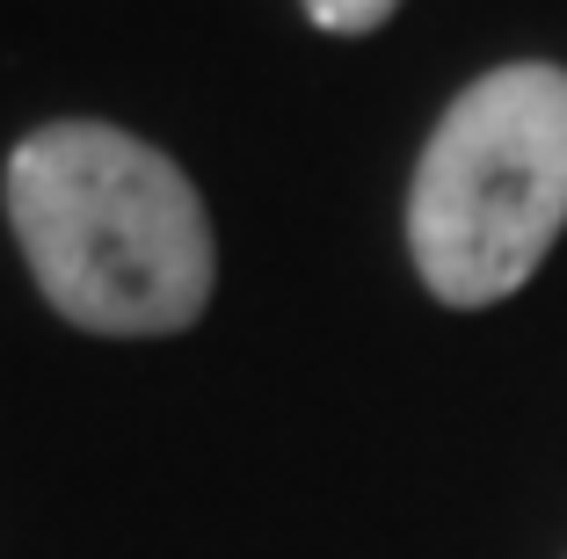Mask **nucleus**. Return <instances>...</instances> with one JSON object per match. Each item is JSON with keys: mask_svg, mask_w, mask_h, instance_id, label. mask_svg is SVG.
Returning a JSON list of instances; mask_svg holds the SVG:
<instances>
[{"mask_svg": "<svg viewBox=\"0 0 567 559\" xmlns=\"http://www.w3.org/2000/svg\"><path fill=\"white\" fill-rule=\"evenodd\" d=\"M306 15H313V30H328V37H364V30H379L401 0H299Z\"/></svg>", "mask_w": 567, "mask_h": 559, "instance_id": "3", "label": "nucleus"}, {"mask_svg": "<svg viewBox=\"0 0 567 559\" xmlns=\"http://www.w3.org/2000/svg\"><path fill=\"white\" fill-rule=\"evenodd\" d=\"M567 232V66L517 59L451 95L408 189L430 298L481 313L538 277Z\"/></svg>", "mask_w": 567, "mask_h": 559, "instance_id": "2", "label": "nucleus"}, {"mask_svg": "<svg viewBox=\"0 0 567 559\" xmlns=\"http://www.w3.org/2000/svg\"><path fill=\"white\" fill-rule=\"evenodd\" d=\"M8 226L51 313L87 334H183L212 306L197 182L124 124H37L8 153Z\"/></svg>", "mask_w": 567, "mask_h": 559, "instance_id": "1", "label": "nucleus"}]
</instances>
